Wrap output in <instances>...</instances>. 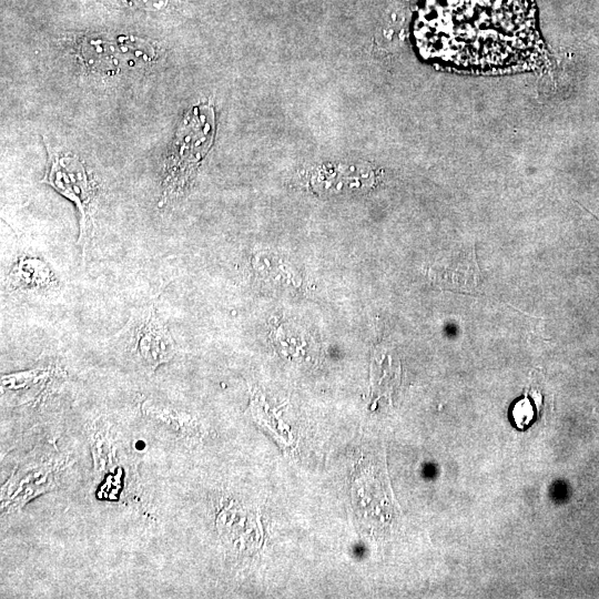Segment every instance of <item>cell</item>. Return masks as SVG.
<instances>
[{
  "label": "cell",
  "instance_id": "30bf717a",
  "mask_svg": "<svg viewBox=\"0 0 599 599\" xmlns=\"http://www.w3.org/2000/svg\"><path fill=\"white\" fill-rule=\"evenodd\" d=\"M515 423L518 427H525L532 419V405L525 398L515 405L512 410Z\"/></svg>",
  "mask_w": 599,
  "mask_h": 599
},
{
  "label": "cell",
  "instance_id": "52a82bcc",
  "mask_svg": "<svg viewBox=\"0 0 599 599\" xmlns=\"http://www.w3.org/2000/svg\"><path fill=\"white\" fill-rule=\"evenodd\" d=\"M143 414L154 423L181 438H192L196 436L197 429L195 420L187 414L174 407L144 400L141 405Z\"/></svg>",
  "mask_w": 599,
  "mask_h": 599
},
{
  "label": "cell",
  "instance_id": "ba28073f",
  "mask_svg": "<svg viewBox=\"0 0 599 599\" xmlns=\"http://www.w3.org/2000/svg\"><path fill=\"white\" fill-rule=\"evenodd\" d=\"M53 369L38 367L29 370L3 375L1 388L6 392H29L33 387H42L50 380Z\"/></svg>",
  "mask_w": 599,
  "mask_h": 599
},
{
  "label": "cell",
  "instance_id": "7a4b0ae2",
  "mask_svg": "<svg viewBox=\"0 0 599 599\" xmlns=\"http://www.w3.org/2000/svg\"><path fill=\"white\" fill-rule=\"evenodd\" d=\"M112 343L126 363L145 375L154 374L176 353L174 338L154 303L132 308Z\"/></svg>",
  "mask_w": 599,
  "mask_h": 599
},
{
  "label": "cell",
  "instance_id": "6da1fadb",
  "mask_svg": "<svg viewBox=\"0 0 599 599\" xmlns=\"http://www.w3.org/2000/svg\"><path fill=\"white\" fill-rule=\"evenodd\" d=\"M415 37L425 58L470 73L524 70L544 54L531 0H428Z\"/></svg>",
  "mask_w": 599,
  "mask_h": 599
},
{
  "label": "cell",
  "instance_id": "3957f363",
  "mask_svg": "<svg viewBox=\"0 0 599 599\" xmlns=\"http://www.w3.org/2000/svg\"><path fill=\"white\" fill-rule=\"evenodd\" d=\"M212 135V110L200 106L184 115L163 167L159 206L174 201L189 187L210 146Z\"/></svg>",
  "mask_w": 599,
  "mask_h": 599
},
{
  "label": "cell",
  "instance_id": "8992f818",
  "mask_svg": "<svg viewBox=\"0 0 599 599\" xmlns=\"http://www.w3.org/2000/svg\"><path fill=\"white\" fill-rule=\"evenodd\" d=\"M58 461L41 459L40 463L21 465L2 489V509L16 510L32 498L57 484Z\"/></svg>",
  "mask_w": 599,
  "mask_h": 599
},
{
  "label": "cell",
  "instance_id": "5b68a950",
  "mask_svg": "<svg viewBox=\"0 0 599 599\" xmlns=\"http://www.w3.org/2000/svg\"><path fill=\"white\" fill-rule=\"evenodd\" d=\"M4 290L17 295L50 296L60 291V280L52 265L41 255L22 252L10 265Z\"/></svg>",
  "mask_w": 599,
  "mask_h": 599
},
{
  "label": "cell",
  "instance_id": "277c9868",
  "mask_svg": "<svg viewBox=\"0 0 599 599\" xmlns=\"http://www.w3.org/2000/svg\"><path fill=\"white\" fill-rule=\"evenodd\" d=\"M40 182L75 205L79 213L78 244L84 258L94 233L95 187L83 162L71 153L50 152L47 171Z\"/></svg>",
  "mask_w": 599,
  "mask_h": 599
},
{
  "label": "cell",
  "instance_id": "9c48e42d",
  "mask_svg": "<svg viewBox=\"0 0 599 599\" xmlns=\"http://www.w3.org/2000/svg\"><path fill=\"white\" fill-rule=\"evenodd\" d=\"M118 8H139L146 10H160L164 8L169 0H100Z\"/></svg>",
  "mask_w": 599,
  "mask_h": 599
}]
</instances>
